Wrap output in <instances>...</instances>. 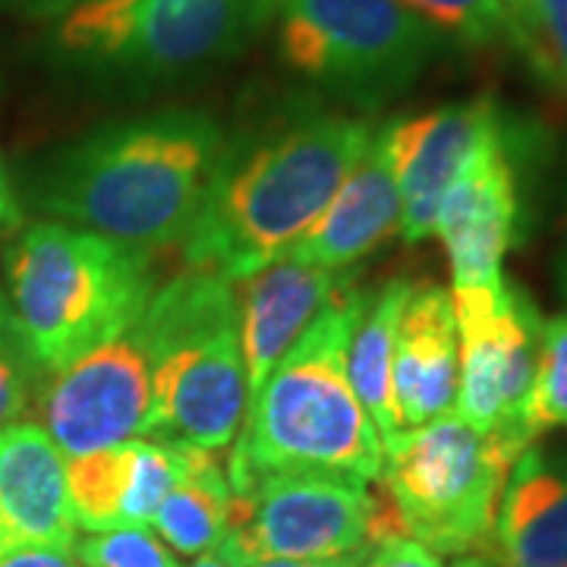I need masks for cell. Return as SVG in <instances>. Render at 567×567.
<instances>
[{
    "label": "cell",
    "instance_id": "obj_6",
    "mask_svg": "<svg viewBox=\"0 0 567 567\" xmlns=\"http://www.w3.org/2000/svg\"><path fill=\"white\" fill-rule=\"evenodd\" d=\"M278 0H70L58 48L92 73L167 82L234 58Z\"/></svg>",
    "mask_w": 567,
    "mask_h": 567
},
{
    "label": "cell",
    "instance_id": "obj_24",
    "mask_svg": "<svg viewBox=\"0 0 567 567\" xmlns=\"http://www.w3.org/2000/svg\"><path fill=\"white\" fill-rule=\"evenodd\" d=\"M511 48L527 58L548 89L567 99V0H527Z\"/></svg>",
    "mask_w": 567,
    "mask_h": 567
},
{
    "label": "cell",
    "instance_id": "obj_23",
    "mask_svg": "<svg viewBox=\"0 0 567 567\" xmlns=\"http://www.w3.org/2000/svg\"><path fill=\"white\" fill-rule=\"evenodd\" d=\"M551 429H567V312H558L543 324L539 363L524 410L529 445Z\"/></svg>",
    "mask_w": 567,
    "mask_h": 567
},
{
    "label": "cell",
    "instance_id": "obj_18",
    "mask_svg": "<svg viewBox=\"0 0 567 567\" xmlns=\"http://www.w3.org/2000/svg\"><path fill=\"white\" fill-rule=\"evenodd\" d=\"M492 543L502 567H567V447L548 451L533 442L520 451Z\"/></svg>",
    "mask_w": 567,
    "mask_h": 567
},
{
    "label": "cell",
    "instance_id": "obj_30",
    "mask_svg": "<svg viewBox=\"0 0 567 567\" xmlns=\"http://www.w3.org/2000/svg\"><path fill=\"white\" fill-rule=\"evenodd\" d=\"M22 224V208L17 193H13V183H10V174H7V164L0 158V244L20 230Z\"/></svg>",
    "mask_w": 567,
    "mask_h": 567
},
{
    "label": "cell",
    "instance_id": "obj_13",
    "mask_svg": "<svg viewBox=\"0 0 567 567\" xmlns=\"http://www.w3.org/2000/svg\"><path fill=\"white\" fill-rule=\"evenodd\" d=\"M502 114L498 99L476 95L379 126L401 189V237L406 244H423L435 234L447 186Z\"/></svg>",
    "mask_w": 567,
    "mask_h": 567
},
{
    "label": "cell",
    "instance_id": "obj_20",
    "mask_svg": "<svg viewBox=\"0 0 567 567\" xmlns=\"http://www.w3.org/2000/svg\"><path fill=\"white\" fill-rule=\"evenodd\" d=\"M234 488L218 451L186 445V473L152 517L164 546L181 555H205L218 548L227 536Z\"/></svg>",
    "mask_w": 567,
    "mask_h": 567
},
{
    "label": "cell",
    "instance_id": "obj_2",
    "mask_svg": "<svg viewBox=\"0 0 567 567\" xmlns=\"http://www.w3.org/2000/svg\"><path fill=\"white\" fill-rule=\"evenodd\" d=\"M372 136L375 126L363 117L312 114L246 152L227 148L181 240L189 268L237 284L284 259L319 221Z\"/></svg>",
    "mask_w": 567,
    "mask_h": 567
},
{
    "label": "cell",
    "instance_id": "obj_33",
    "mask_svg": "<svg viewBox=\"0 0 567 567\" xmlns=\"http://www.w3.org/2000/svg\"><path fill=\"white\" fill-rule=\"evenodd\" d=\"M558 287L567 300V227H565V244H561V256H558Z\"/></svg>",
    "mask_w": 567,
    "mask_h": 567
},
{
    "label": "cell",
    "instance_id": "obj_7",
    "mask_svg": "<svg viewBox=\"0 0 567 567\" xmlns=\"http://www.w3.org/2000/svg\"><path fill=\"white\" fill-rule=\"evenodd\" d=\"M382 483L401 533L435 555L492 546L507 473L520 454L454 410L382 442Z\"/></svg>",
    "mask_w": 567,
    "mask_h": 567
},
{
    "label": "cell",
    "instance_id": "obj_29",
    "mask_svg": "<svg viewBox=\"0 0 567 567\" xmlns=\"http://www.w3.org/2000/svg\"><path fill=\"white\" fill-rule=\"evenodd\" d=\"M365 551H369V546L338 555V558H240L234 551V558L240 561V567H360Z\"/></svg>",
    "mask_w": 567,
    "mask_h": 567
},
{
    "label": "cell",
    "instance_id": "obj_28",
    "mask_svg": "<svg viewBox=\"0 0 567 567\" xmlns=\"http://www.w3.org/2000/svg\"><path fill=\"white\" fill-rule=\"evenodd\" d=\"M0 567H82L73 548L20 546L0 555Z\"/></svg>",
    "mask_w": 567,
    "mask_h": 567
},
{
    "label": "cell",
    "instance_id": "obj_22",
    "mask_svg": "<svg viewBox=\"0 0 567 567\" xmlns=\"http://www.w3.org/2000/svg\"><path fill=\"white\" fill-rule=\"evenodd\" d=\"M413 17L461 48L511 44V17L505 0H398Z\"/></svg>",
    "mask_w": 567,
    "mask_h": 567
},
{
    "label": "cell",
    "instance_id": "obj_3",
    "mask_svg": "<svg viewBox=\"0 0 567 567\" xmlns=\"http://www.w3.org/2000/svg\"><path fill=\"white\" fill-rule=\"evenodd\" d=\"M360 303L363 293L344 275L246 404L224 466L234 492L284 470L338 473L360 483L382 476V435L347 375V344Z\"/></svg>",
    "mask_w": 567,
    "mask_h": 567
},
{
    "label": "cell",
    "instance_id": "obj_31",
    "mask_svg": "<svg viewBox=\"0 0 567 567\" xmlns=\"http://www.w3.org/2000/svg\"><path fill=\"white\" fill-rule=\"evenodd\" d=\"M189 567H240V561H237V558H234V551L221 543V546L212 548V551H205V555H196Z\"/></svg>",
    "mask_w": 567,
    "mask_h": 567
},
{
    "label": "cell",
    "instance_id": "obj_26",
    "mask_svg": "<svg viewBox=\"0 0 567 567\" xmlns=\"http://www.w3.org/2000/svg\"><path fill=\"white\" fill-rule=\"evenodd\" d=\"M35 375H41L39 363L32 360L20 328L10 316L7 297L0 293V429L22 423L32 406Z\"/></svg>",
    "mask_w": 567,
    "mask_h": 567
},
{
    "label": "cell",
    "instance_id": "obj_11",
    "mask_svg": "<svg viewBox=\"0 0 567 567\" xmlns=\"http://www.w3.org/2000/svg\"><path fill=\"white\" fill-rule=\"evenodd\" d=\"M529 145L527 123L505 111L447 186L435 234L451 265V293L498 290L505 284V256L520 227L517 158Z\"/></svg>",
    "mask_w": 567,
    "mask_h": 567
},
{
    "label": "cell",
    "instance_id": "obj_19",
    "mask_svg": "<svg viewBox=\"0 0 567 567\" xmlns=\"http://www.w3.org/2000/svg\"><path fill=\"white\" fill-rule=\"evenodd\" d=\"M410 281H391L379 293H363L360 312L353 319L350 344H347V375L365 406L369 420L382 442L404 432L394 404V331L398 316L406 300Z\"/></svg>",
    "mask_w": 567,
    "mask_h": 567
},
{
    "label": "cell",
    "instance_id": "obj_17",
    "mask_svg": "<svg viewBox=\"0 0 567 567\" xmlns=\"http://www.w3.org/2000/svg\"><path fill=\"white\" fill-rule=\"evenodd\" d=\"M341 278L344 271H324L316 265L293 262L287 256L246 278L244 293L237 300L249 401L259 394L284 353L297 344V338L316 319Z\"/></svg>",
    "mask_w": 567,
    "mask_h": 567
},
{
    "label": "cell",
    "instance_id": "obj_5",
    "mask_svg": "<svg viewBox=\"0 0 567 567\" xmlns=\"http://www.w3.org/2000/svg\"><path fill=\"white\" fill-rule=\"evenodd\" d=\"M140 324L152 350L145 439L208 451L230 445L249 401L234 284L189 268L152 293Z\"/></svg>",
    "mask_w": 567,
    "mask_h": 567
},
{
    "label": "cell",
    "instance_id": "obj_15",
    "mask_svg": "<svg viewBox=\"0 0 567 567\" xmlns=\"http://www.w3.org/2000/svg\"><path fill=\"white\" fill-rule=\"evenodd\" d=\"M461 338L451 293L439 284H410L394 331V404L401 429L432 423L457 401Z\"/></svg>",
    "mask_w": 567,
    "mask_h": 567
},
{
    "label": "cell",
    "instance_id": "obj_8",
    "mask_svg": "<svg viewBox=\"0 0 567 567\" xmlns=\"http://www.w3.org/2000/svg\"><path fill=\"white\" fill-rule=\"evenodd\" d=\"M275 17L284 66L365 107L406 92L442 48L398 0H278Z\"/></svg>",
    "mask_w": 567,
    "mask_h": 567
},
{
    "label": "cell",
    "instance_id": "obj_12",
    "mask_svg": "<svg viewBox=\"0 0 567 567\" xmlns=\"http://www.w3.org/2000/svg\"><path fill=\"white\" fill-rule=\"evenodd\" d=\"M152 406V350L133 322L48 379L39 410L63 457H82L145 435Z\"/></svg>",
    "mask_w": 567,
    "mask_h": 567
},
{
    "label": "cell",
    "instance_id": "obj_27",
    "mask_svg": "<svg viewBox=\"0 0 567 567\" xmlns=\"http://www.w3.org/2000/svg\"><path fill=\"white\" fill-rule=\"evenodd\" d=\"M360 567H445L442 555H435L423 543L410 539V536H388L372 543L365 551Z\"/></svg>",
    "mask_w": 567,
    "mask_h": 567
},
{
    "label": "cell",
    "instance_id": "obj_1",
    "mask_svg": "<svg viewBox=\"0 0 567 567\" xmlns=\"http://www.w3.org/2000/svg\"><path fill=\"white\" fill-rule=\"evenodd\" d=\"M227 155L205 111L171 107L82 136L39 177L35 205L61 224L155 252L181 244Z\"/></svg>",
    "mask_w": 567,
    "mask_h": 567
},
{
    "label": "cell",
    "instance_id": "obj_25",
    "mask_svg": "<svg viewBox=\"0 0 567 567\" xmlns=\"http://www.w3.org/2000/svg\"><path fill=\"white\" fill-rule=\"evenodd\" d=\"M76 558L85 567H181L174 551L152 527H111L76 539Z\"/></svg>",
    "mask_w": 567,
    "mask_h": 567
},
{
    "label": "cell",
    "instance_id": "obj_4",
    "mask_svg": "<svg viewBox=\"0 0 567 567\" xmlns=\"http://www.w3.org/2000/svg\"><path fill=\"white\" fill-rule=\"evenodd\" d=\"M155 290L148 252L70 224H32L7 252V306L44 375L140 322Z\"/></svg>",
    "mask_w": 567,
    "mask_h": 567
},
{
    "label": "cell",
    "instance_id": "obj_16",
    "mask_svg": "<svg viewBox=\"0 0 567 567\" xmlns=\"http://www.w3.org/2000/svg\"><path fill=\"white\" fill-rule=\"evenodd\" d=\"M398 230L401 189L382 133L375 130L363 158L347 174L319 221L290 246L287 259L316 265L324 271H347Z\"/></svg>",
    "mask_w": 567,
    "mask_h": 567
},
{
    "label": "cell",
    "instance_id": "obj_14",
    "mask_svg": "<svg viewBox=\"0 0 567 567\" xmlns=\"http://www.w3.org/2000/svg\"><path fill=\"white\" fill-rule=\"evenodd\" d=\"M66 457L44 425L0 429V555L20 546H76Z\"/></svg>",
    "mask_w": 567,
    "mask_h": 567
},
{
    "label": "cell",
    "instance_id": "obj_34",
    "mask_svg": "<svg viewBox=\"0 0 567 567\" xmlns=\"http://www.w3.org/2000/svg\"><path fill=\"white\" fill-rule=\"evenodd\" d=\"M454 567H495V565H492L488 558H483V555H464V558H461Z\"/></svg>",
    "mask_w": 567,
    "mask_h": 567
},
{
    "label": "cell",
    "instance_id": "obj_32",
    "mask_svg": "<svg viewBox=\"0 0 567 567\" xmlns=\"http://www.w3.org/2000/svg\"><path fill=\"white\" fill-rule=\"evenodd\" d=\"M507 7V17H511V35H514V25L520 22L524 17V10H527V0H505Z\"/></svg>",
    "mask_w": 567,
    "mask_h": 567
},
{
    "label": "cell",
    "instance_id": "obj_10",
    "mask_svg": "<svg viewBox=\"0 0 567 567\" xmlns=\"http://www.w3.org/2000/svg\"><path fill=\"white\" fill-rule=\"evenodd\" d=\"M451 303L461 338L454 413L520 454L529 447L524 410L546 319L520 284L507 281L498 290L451 293Z\"/></svg>",
    "mask_w": 567,
    "mask_h": 567
},
{
    "label": "cell",
    "instance_id": "obj_9",
    "mask_svg": "<svg viewBox=\"0 0 567 567\" xmlns=\"http://www.w3.org/2000/svg\"><path fill=\"white\" fill-rule=\"evenodd\" d=\"M388 536H401L394 511L369 483L284 470L234 492L224 546L240 558H338Z\"/></svg>",
    "mask_w": 567,
    "mask_h": 567
},
{
    "label": "cell",
    "instance_id": "obj_21",
    "mask_svg": "<svg viewBox=\"0 0 567 567\" xmlns=\"http://www.w3.org/2000/svg\"><path fill=\"white\" fill-rule=\"evenodd\" d=\"M66 492L76 527L89 533L121 527L126 492V442L95 454L66 457Z\"/></svg>",
    "mask_w": 567,
    "mask_h": 567
}]
</instances>
